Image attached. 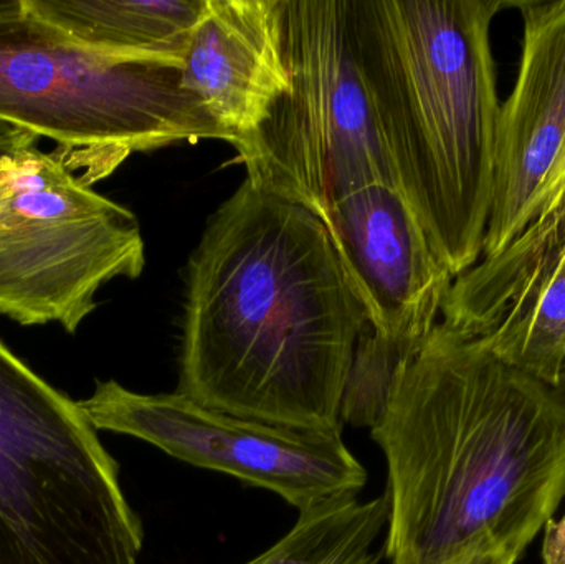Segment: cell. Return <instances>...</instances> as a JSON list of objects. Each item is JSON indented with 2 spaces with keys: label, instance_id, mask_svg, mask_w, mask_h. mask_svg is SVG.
<instances>
[{
  "label": "cell",
  "instance_id": "8992f818",
  "mask_svg": "<svg viewBox=\"0 0 565 564\" xmlns=\"http://www.w3.org/2000/svg\"><path fill=\"white\" fill-rule=\"evenodd\" d=\"M288 88L235 146L247 181L321 217L371 185H395L359 70L351 0H280Z\"/></svg>",
  "mask_w": 565,
  "mask_h": 564
},
{
  "label": "cell",
  "instance_id": "277c9868",
  "mask_svg": "<svg viewBox=\"0 0 565 564\" xmlns=\"http://www.w3.org/2000/svg\"><path fill=\"white\" fill-rule=\"evenodd\" d=\"M184 62L79 45L0 0V121L58 142L93 184L135 152L227 132L182 86Z\"/></svg>",
  "mask_w": 565,
  "mask_h": 564
},
{
  "label": "cell",
  "instance_id": "ba28073f",
  "mask_svg": "<svg viewBox=\"0 0 565 564\" xmlns=\"http://www.w3.org/2000/svg\"><path fill=\"white\" fill-rule=\"evenodd\" d=\"M96 430L135 437L169 457L277 493L299 513L358 499L364 466L341 434L306 433L232 416L182 393L141 394L96 381L79 401Z\"/></svg>",
  "mask_w": 565,
  "mask_h": 564
},
{
  "label": "cell",
  "instance_id": "ac0fdd59",
  "mask_svg": "<svg viewBox=\"0 0 565 564\" xmlns=\"http://www.w3.org/2000/svg\"><path fill=\"white\" fill-rule=\"evenodd\" d=\"M36 139L39 136L26 131V129L0 121V159L6 158L10 152L19 151V149L32 148L35 146Z\"/></svg>",
  "mask_w": 565,
  "mask_h": 564
},
{
  "label": "cell",
  "instance_id": "e0dca14e",
  "mask_svg": "<svg viewBox=\"0 0 565 564\" xmlns=\"http://www.w3.org/2000/svg\"><path fill=\"white\" fill-rule=\"evenodd\" d=\"M544 564H565V512L544 526Z\"/></svg>",
  "mask_w": 565,
  "mask_h": 564
},
{
  "label": "cell",
  "instance_id": "5b68a950",
  "mask_svg": "<svg viewBox=\"0 0 565 564\" xmlns=\"http://www.w3.org/2000/svg\"><path fill=\"white\" fill-rule=\"evenodd\" d=\"M142 543L79 401L0 341V564H139Z\"/></svg>",
  "mask_w": 565,
  "mask_h": 564
},
{
  "label": "cell",
  "instance_id": "30bf717a",
  "mask_svg": "<svg viewBox=\"0 0 565 564\" xmlns=\"http://www.w3.org/2000/svg\"><path fill=\"white\" fill-rule=\"evenodd\" d=\"M516 9L523 49L516 83L498 118L483 257L513 244L565 188V0H527Z\"/></svg>",
  "mask_w": 565,
  "mask_h": 564
},
{
  "label": "cell",
  "instance_id": "2e32d148",
  "mask_svg": "<svg viewBox=\"0 0 565 564\" xmlns=\"http://www.w3.org/2000/svg\"><path fill=\"white\" fill-rule=\"evenodd\" d=\"M531 252H551L565 244V188L521 235Z\"/></svg>",
  "mask_w": 565,
  "mask_h": 564
},
{
  "label": "cell",
  "instance_id": "7a4b0ae2",
  "mask_svg": "<svg viewBox=\"0 0 565 564\" xmlns=\"http://www.w3.org/2000/svg\"><path fill=\"white\" fill-rule=\"evenodd\" d=\"M367 328L324 224L245 179L189 265L179 393L232 416L341 434Z\"/></svg>",
  "mask_w": 565,
  "mask_h": 564
},
{
  "label": "cell",
  "instance_id": "52a82bcc",
  "mask_svg": "<svg viewBox=\"0 0 565 564\" xmlns=\"http://www.w3.org/2000/svg\"><path fill=\"white\" fill-rule=\"evenodd\" d=\"M75 171L60 146L0 159V317L23 327L76 333L103 285L145 270L136 215Z\"/></svg>",
  "mask_w": 565,
  "mask_h": 564
},
{
  "label": "cell",
  "instance_id": "ffe728a7",
  "mask_svg": "<svg viewBox=\"0 0 565 564\" xmlns=\"http://www.w3.org/2000/svg\"><path fill=\"white\" fill-rule=\"evenodd\" d=\"M561 387H563V391L565 393V376H564V380H563V384H561Z\"/></svg>",
  "mask_w": 565,
  "mask_h": 564
},
{
  "label": "cell",
  "instance_id": "4fadbf2b",
  "mask_svg": "<svg viewBox=\"0 0 565 564\" xmlns=\"http://www.w3.org/2000/svg\"><path fill=\"white\" fill-rule=\"evenodd\" d=\"M481 344L550 386L565 376V245Z\"/></svg>",
  "mask_w": 565,
  "mask_h": 564
},
{
  "label": "cell",
  "instance_id": "9a60e30c",
  "mask_svg": "<svg viewBox=\"0 0 565 564\" xmlns=\"http://www.w3.org/2000/svg\"><path fill=\"white\" fill-rule=\"evenodd\" d=\"M411 358L379 340L367 328L355 350L342 400V424L372 429L381 417L398 368Z\"/></svg>",
  "mask_w": 565,
  "mask_h": 564
},
{
  "label": "cell",
  "instance_id": "5bb4252c",
  "mask_svg": "<svg viewBox=\"0 0 565 564\" xmlns=\"http://www.w3.org/2000/svg\"><path fill=\"white\" fill-rule=\"evenodd\" d=\"M387 523L385 496L334 500L299 513L280 542L247 564H379L374 545Z\"/></svg>",
  "mask_w": 565,
  "mask_h": 564
},
{
  "label": "cell",
  "instance_id": "d6986e66",
  "mask_svg": "<svg viewBox=\"0 0 565 564\" xmlns=\"http://www.w3.org/2000/svg\"><path fill=\"white\" fill-rule=\"evenodd\" d=\"M521 556L510 552H487L467 556L451 564H516Z\"/></svg>",
  "mask_w": 565,
  "mask_h": 564
},
{
  "label": "cell",
  "instance_id": "8fae6325",
  "mask_svg": "<svg viewBox=\"0 0 565 564\" xmlns=\"http://www.w3.org/2000/svg\"><path fill=\"white\" fill-rule=\"evenodd\" d=\"M280 0H207L182 66V86L227 132L254 136L288 88Z\"/></svg>",
  "mask_w": 565,
  "mask_h": 564
},
{
  "label": "cell",
  "instance_id": "6da1fadb",
  "mask_svg": "<svg viewBox=\"0 0 565 564\" xmlns=\"http://www.w3.org/2000/svg\"><path fill=\"white\" fill-rule=\"evenodd\" d=\"M392 564L523 555L565 497V393L438 323L371 429Z\"/></svg>",
  "mask_w": 565,
  "mask_h": 564
},
{
  "label": "cell",
  "instance_id": "7c38bea8",
  "mask_svg": "<svg viewBox=\"0 0 565 564\" xmlns=\"http://www.w3.org/2000/svg\"><path fill=\"white\" fill-rule=\"evenodd\" d=\"M79 45L122 56L184 62L207 0H23Z\"/></svg>",
  "mask_w": 565,
  "mask_h": 564
},
{
  "label": "cell",
  "instance_id": "3957f363",
  "mask_svg": "<svg viewBox=\"0 0 565 564\" xmlns=\"http://www.w3.org/2000/svg\"><path fill=\"white\" fill-rule=\"evenodd\" d=\"M504 0H351L352 39L395 185L455 278L483 257Z\"/></svg>",
  "mask_w": 565,
  "mask_h": 564
},
{
  "label": "cell",
  "instance_id": "9c48e42d",
  "mask_svg": "<svg viewBox=\"0 0 565 564\" xmlns=\"http://www.w3.org/2000/svg\"><path fill=\"white\" fill-rule=\"evenodd\" d=\"M379 340L412 358L441 321L455 277L397 188L371 185L319 217Z\"/></svg>",
  "mask_w": 565,
  "mask_h": 564
}]
</instances>
